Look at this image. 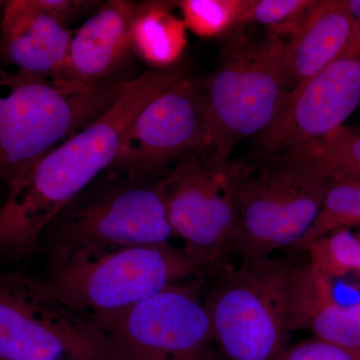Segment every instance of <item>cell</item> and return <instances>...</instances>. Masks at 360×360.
Here are the masks:
<instances>
[{
  "mask_svg": "<svg viewBox=\"0 0 360 360\" xmlns=\"http://www.w3.org/2000/svg\"><path fill=\"white\" fill-rule=\"evenodd\" d=\"M198 84L212 139L208 158L226 167L236 144L262 134L293 89L286 44L278 39L233 44L214 72Z\"/></svg>",
  "mask_w": 360,
  "mask_h": 360,
  "instance_id": "cell-5",
  "label": "cell"
},
{
  "mask_svg": "<svg viewBox=\"0 0 360 360\" xmlns=\"http://www.w3.org/2000/svg\"><path fill=\"white\" fill-rule=\"evenodd\" d=\"M143 2L110 0L72 37L65 68L56 79L91 89L115 80L131 49V30Z\"/></svg>",
  "mask_w": 360,
  "mask_h": 360,
  "instance_id": "cell-14",
  "label": "cell"
},
{
  "mask_svg": "<svg viewBox=\"0 0 360 360\" xmlns=\"http://www.w3.org/2000/svg\"><path fill=\"white\" fill-rule=\"evenodd\" d=\"M250 0H184L179 2L187 27L202 37H224L248 22Z\"/></svg>",
  "mask_w": 360,
  "mask_h": 360,
  "instance_id": "cell-21",
  "label": "cell"
},
{
  "mask_svg": "<svg viewBox=\"0 0 360 360\" xmlns=\"http://www.w3.org/2000/svg\"><path fill=\"white\" fill-rule=\"evenodd\" d=\"M184 77V71L168 68L129 79L103 115L14 180L0 207V248L23 250L35 245L59 213L110 169L139 113Z\"/></svg>",
  "mask_w": 360,
  "mask_h": 360,
  "instance_id": "cell-1",
  "label": "cell"
},
{
  "mask_svg": "<svg viewBox=\"0 0 360 360\" xmlns=\"http://www.w3.org/2000/svg\"><path fill=\"white\" fill-rule=\"evenodd\" d=\"M288 155L314 167L326 179L360 180V129L343 125Z\"/></svg>",
  "mask_w": 360,
  "mask_h": 360,
  "instance_id": "cell-18",
  "label": "cell"
},
{
  "mask_svg": "<svg viewBox=\"0 0 360 360\" xmlns=\"http://www.w3.org/2000/svg\"><path fill=\"white\" fill-rule=\"evenodd\" d=\"M129 80L91 89L0 68V179L11 184L42 156L103 115Z\"/></svg>",
  "mask_w": 360,
  "mask_h": 360,
  "instance_id": "cell-2",
  "label": "cell"
},
{
  "mask_svg": "<svg viewBox=\"0 0 360 360\" xmlns=\"http://www.w3.org/2000/svg\"><path fill=\"white\" fill-rule=\"evenodd\" d=\"M239 168L191 155L160 179L168 221L202 269L225 267L236 226Z\"/></svg>",
  "mask_w": 360,
  "mask_h": 360,
  "instance_id": "cell-9",
  "label": "cell"
},
{
  "mask_svg": "<svg viewBox=\"0 0 360 360\" xmlns=\"http://www.w3.org/2000/svg\"><path fill=\"white\" fill-rule=\"evenodd\" d=\"M309 0H250L248 21L269 26L288 25L314 6Z\"/></svg>",
  "mask_w": 360,
  "mask_h": 360,
  "instance_id": "cell-22",
  "label": "cell"
},
{
  "mask_svg": "<svg viewBox=\"0 0 360 360\" xmlns=\"http://www.w3.org/2000/svg\"><path fill=\"white\" fill-rule=\"evenodd\" d=\"M212 151L200 84L186 75L135 117L108 172L110 179H151L169 163Z\"/></svg>",
  "mask_w": 360,
  "mask_h": 360,
  "instance_id": "cell-10",
  "label": "cell"
},
{
  "mask_svg": "<svg viewBox=\"0 0 360 360\" xmlns=\"http://www.w3.org/2000/svg\"><path fill=\"white\" fill-rule=\"evenodd\" d=\"M305 252L309 266L331 281L350 274L360 276V234L352 229L329 232L314 241Z\"/></svg>",
  "mask_w": 360,
  "mask_h": 360,
  "instance_id": "cell-20",
  "label": "cell"
},
{
  "mask_svg": "<svg viewBox=\"0 0 360 360\" xmlns=\"http://www.w3.org/2000/svg\"><path fill=\"white\" fill-rule=\"evenodd\" d=\"M120 356L136 360H217L205 309L191 286H174L120 314L96 321Z\"/></svg>",
  "mask_w": 360,
  "mask_h": 360,
  "instance_id": "cell-11",
  "label": "cell"
},
{
  "mask_svg": "<svg viewBox=\"0 0 360 360\" xmlns=\"http://www.w3.org/2000/svg\"><path fill=\"white\" fill-rule=\"evenodd\" d=\"M276 360H360V347H345L314 336L286 347Z\"/></svg>",
  "mask_w": 360,
  "mask_h": 360,
  "instance_id": "cell-23",
  "label": "cell"
},
{
  "mask_svg": "<svg viewBox=\"0 0 360 360\" xmlns=\"http://www.w3.org/2000/svg\"><path fill=\"white\" fill-rule=\"evenodd\" d=\"M116 360L108 333L49 283L0 281V360Z\"/></svg>",
  "mask_w": 360,
  "mask_h": 360,
  "instance_id": "cell-8",
  "label": "cell"
},
{
  "mask_svg": "<svg viewBox=\"0 0 360 360\" xmlns=\"http://www.w3.org/2000/svg\"><path fill=\"white\" fill-rule=\"evenodd\" d=\"M44 236L56 264L98 251L165 245L175 236L160 180L110 179L73 200Z\"/></svg>",
  "mask_w": 360,
  "mask_h": 360,
  "instance_id": "cell-6",
  "label": "cell"
},
{
  "mask_svg": "<svg viewBox=\"0 0 360 360\" xmlns=\"http://www.w3.org/2000/svg\"><path fill=\"white\" fill-rule=\"evenodd\" d=\"M170 243L75 255L54 264L51 288L71 309L94 321L120 314L202 271Z\"/></svg>",
  "mask_w": 360,
  "mask_h": 360,
  "instance_id": "cell-4",
  "label": "cell"
},
{
  "mask_svg": "<svg viewBox=\"0 0 360 360\" xmlns=\"http://www.w3.org/2000/svg\"><path fill=\"white\" fill-rule=\"evenodd\" d=\"M360 104V54H345L296 85L258 143L272 156L291 155L343 127Z\"/></svg>",
  "mask_w": 360,
  "mask_h": 360,
  "instance_id": "cell-12",
  "label": "cell"
},
{
  "mask_svg": "<svg viewBox=\"0 0 360 360\" xmlns=\"http://www.w3.org/2000/svg\"><path fill=\"white\" fill-rule=\"evenodd\" d=\"M329 184L291 155L274 158L257 174L239 168L232 255L251 262L295 248L316 219Z\"/></svg>",
  "mask_w": 360,
  "mask_h": 360,
  "instance_id": "cell-7",
  "label": "cell"
},
{
  "mask_svg": "<svg viewBox=\"0 0 360 360\" xmlns=\"http://www.w3.org/2000/svg\"><path fill=\"white\" fill-rule=\"evenodd\" d=\"M167 4L143 2L131 30V49L156 68H170L186 49V23Z\"/></svg>",
  "mask_w": 360,
  "mask_h": 360,
  "instance_id": "cell-17",
  "label": "cell"
},
{
  "mask_svg": "<svg viewBox=\"0 0 360 360\" xmlns=\"http://www.w3.org/2000/svg\"><path fill=\"white\" fill-rule=\"evenodd\" d=\"M356 25L345 0L315 1L286 44L293 87L345 54H360Z\"/></svg>",
  "mask_w": 360,
  "mask_h": 360,
  "instance_id": "cell-15",
  "label": "cell"
},
{
  "mask_svg": "<svg viewBox=\"0 0 360 360\" xmlns=\"http://www.w3.org/2000/svg\"><path fill=\"white\" fill-rule=\"evenodd\" d=\"M300 265L269 257L222 269L205 304L215 345L227 359L276 360L286 349Z\"/></svg>",
  "mask_w": 360,
  "mask_h": 360,
  "instance_id": "cell-3",
  "label": "cell"
},
{
  "mask_svg": "<svg viewBox=\"0 0 360 360\" xmlns=\"http://www.w3.org/2000/svg\"><path fill=\"white\" fill-rule=\"evenodd\" d=\"M360 227V180L331 179L316 219L293 248L307 251L314 241L340 229Z\"/></svg>",
  "mask_w": 360,
  "mask_h": 360,
  "instance_id": "cell-19",
  "label": "cell"
},
{
  "mask_svg": "<svg viewBox=\"0 0 360 360\" xmlns=\"http://www.w3.org/2000/svg\"><path fill=\"white\" fill-rule=\"evenodd\" d=\"M293 329H307L315 338L360 347V300L342 304L333 296L331 281L309 264H300L293 288Z\"/></svg>",
  "mask_w": 360,
  "mask_h": 360,
  "instance_id": "cell-16",
  "label": "cell"
},
{
  "mask_svg": "<svg viewBox=\"0 0 360 360\" xmlns=\"http://www.w3.org/2000/svg\"><path fill=\"white\" fill-rule=\"evenodd\" d=\"M79 11L77 0L7 2L1 21L2 51L18 70L58 77L72 39L66 23Z\"/></svg>",
  "mask_w": 360,
  "mask_h": 360,
  "instance_id": "cell-13",
  "label": "cell"
}]
</instances>
